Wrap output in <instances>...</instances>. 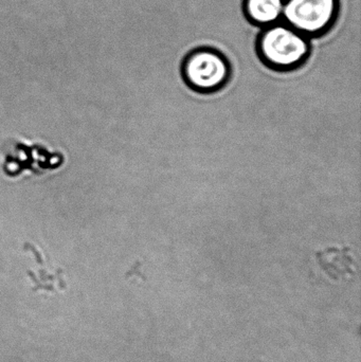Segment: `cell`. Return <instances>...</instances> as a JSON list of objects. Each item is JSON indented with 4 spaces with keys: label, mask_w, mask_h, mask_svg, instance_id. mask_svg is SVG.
Segmentation results:
<instances>
[{
    "label": "cell",
    "mask_w": 361,
    "mask_h": 362,
    "mask_svg": "<svg viewBox=\"0 0 361 362\" xmlns=\"http://www.w3.org/2000/svg\"><path fill=\"white\" fill-rule=\"evenodd\" d=\"M180 76L184 84L195 93L209 95L228 84L232 69L222 53L214 49L201 48L187 55L180 68Z\"/></svg>",
    "instance_id": "obj_2"
},
{
    "label": "cell",
    "mask_w": 361,
    "mask_h": 362,
    "mask_svg": "<svg viewBox=\"0 0 361 362\" xmlns=\"http://www.w3.org/2000/svg\"><path fill=\"white\" fill-rule=\"evenodd\" d=\"M317 259L324 272L334 279H351L357 272L355 255L350 248H328L319 251Z\"/></svg>",
    "instance_id": "obj_5"
},
{
    "label": "cell",
    "mask_w": 361,
    "mask_h": 362,
    "mask_svg": "<svg viewBox=\"0 0 361 362\" xmlns=\"http://www.w3.org/2000/svg\"><path fill=\"white\" fill-rule=\"evenodd\" d=\"M4 172L10 177H16L29 170V160L33 161L38 175L47 170L61 167L63 157L57 153H50L37 144H25L18 140L10 139L2 146Z\"/></svg>",
    "instance_id": "obj_4"
},
{
    "label": "cell",
    "mask_w": 361,
    "mask_h": 362,
    "mask_svg": "<svg viewBox=\"0 0 361 362\" xmlns=\"http://www.w3.org/2000/svg\"><path fill=\"white\" fill-rule=\"evenodd\" d=\"M258 52L269 69L292 72L300 69L309 57V37L280 21L265 28L259 38Z\"/></svg>",
    "instance_id": "obj_1"
},
{
    "label": "cell",
    "mask_w": 361,
    "mask_h": 362,
    "mask_svg": "<svg viewBox=\"0 0 361 362\" xmlns=\"http://www.w3.org/2000/svg\"><path fill=\"white\" fill-rule=\"evenodd\" d=\"M338 12V0H285L282 23L305 36L330 29Z\"/></svg>",
    "instance_id": "obj_3"
},
{
    "label": "cell",
    "mask_w": 361,
    "mask_h": 362,
    "mask_svg": "<svg viewBox=\"0 0 361 362\" xmlns=\"http://www.w3.org/2000/svg\"><path fill=\"white\" fill-rule=\"evenodd\" d=\"M285 0H245L248 18L261 27H268L282 21Z\"/></svg>",
    "instance_id": "obj_6"
}]
</instances>
